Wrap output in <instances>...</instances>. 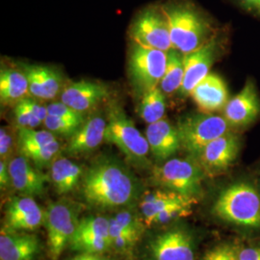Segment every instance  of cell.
Returning a JSON list of instances; mask_svg holds the SVG:
<instances>
[{
	"label": "cell",
	"mask_w": 260,
	"mask_h": 260,
	"mask_svg": "<svg viewBox=\"0 0 260 260\" xmlns=\"http://www.w3.org/2000/svg\"><path fill=\"white\" fill-rule=\"evenodd\" d=\"M136 184L129 172L119 163L102 160L83 174L82 195L96 209H115L134 199Z\"/></svg>",
	"instance_id": "6da1fadb"
},
{
	"label": "cell",
	"mask_w": 260,
	"mask_h": 260,
	"mask_svg": "<svg viewBox=\"0 0 260 260\" xmlns=\"http://www.w3.org/2000/svg\"><path fill=\"white\" fill-rule=\"evenodd\" d=\"M166 19L175 49L188 54L213 37L209 19L189 0H177L160 5Z\"/></svg>",
	"instance_id": "7a4b0ae2"
},
{
	"label": "cell",
	"mask_w": 260,
	"mask_h": 260,
	"mask_svg": "<svg viewBox=\"0 0 260 260\" xmlns=\"http://www.w3.org/2000/svg\"><path fill=\"white\" fill-rule=\"evenodd\" d=\"M212 212L224 223L260 230V196L247 182L234 183L223 189L214 203Z\"/></svg>",
	"instance_id": "3957f363"
},
{
	"label": "cell",
	"mask_w": 260,
	"mask_h": 260,
	"mask_svg": "<svg viewBox=\"0 0 260 260\" xmlns=\"http://www.w3.org/2000/svg\"><path fill=\"white\" fill-rule=\"evenodd\" d=\"M105 141L116 146L129 161L144 165L149 155V145L121 105L111 103L107 106Z\"/></svg>",
	"instance_id": "277c9868"
},
{
	"label": "cell",
	"mask_w": 260,
	"mask_h": 260,
	"mask_svg": "<svg viewBox=\"0 0 260 260\" xmlns=\"http://www.w3.org/2000/svg\"><path fill=\"white\" fill-rule=\"evenodd\" d=\"M205 172L196 159L172 158L153 168L152 180L163 189L188 198L200 199L203 194Z\"/></svg>",
	"instance_id": "5b68a950"
},
{
	"label": "cell",
	"mask_w": 260,
	"mask_h": 260,
	"mask_svg": "<svg viewBox=\"0 0 260 260\" xmlns=\"http://www.w3.org/2000/svg\"><path fill=\"white\" fill-rule=\"evenodd\" d=\"M181 148L197 159L205 147L231 131V125L221 116L201 113L187 116L177 123Z\"/></svg>",
	"instance_id": "8992f818"
},
{
	"label": "cell",
	"mask_w": 260,
	"mask_h": 260,
	"mask_svg": "<svg viewBox=\"0 0 260 260\" xmlns=\"http://www.w3.org/2000/svg\"><path fill=\"white\" fill-rule=\"evenodd\" d=\"M167 64L166 51L142 47L133 43L128 59V73L135 90L144 94L159 87Z\"/></svg>",
	"instance_id": "52a82bcc"
},
{
	"label": "cell",
	"mask_w": 260,
	"mask_h": 260,
	"mask_svg": "<svg viewBox=\"0 0 260 260\" xmlns=\"http://www.w3.org/2000/svg\"><path fill=\"white\" fill-rule=\"evenodd\" d=\"M79 220L74 207L66 203H52L45 211V225L47 234L48 255L58 260L70 245Z\"/></svg>",
	"instance_id": "ba28073f"
},
{
	"label": "cell",
	"mask_w": 260,
	"mask_h": 260,
	"mask_svg": "<svg viewBox=\"0 0 260 260\" xmlns=\"http://www.w3.org/2000/svg\"><path fill=\"white\" fill-rule=\"evenodd\" d=\"M133 43L163 51L173 49L167 19L161 6H151L140 12L130 27Z\"/></svg>",
	"instance_id": "9c48e42d"
},
{
	"label": "cell",
	"mask_w": 260,
	"mask_h": 260,
	"mask_svg": "<svg viewBox=\"0 0 260 260\" xmlns=\"http://www.w3.org/2000/svg\"><path fill=\"white\" fill-rule=\"evenodd\" d=\"M194 240L182 229L157 234L149 243L151 260H195Z\"/></svg>",
	"instance_id": "30bf717a"
},
{
	"label": "cell",
	"mask_w": 260,
	"mask_h": 260,
	"mask_svg": "<svg viewBox=\"0 0 260 260\" xmlns=\"http://www.w3.org/2000/svg\"><path fill=\"white\" fill-rule=\"evenodd\" d=\"M239 149V138L230 131L209 143L196 160L203 168L205 174L218 175L233 165Z\"/></svg>",
	"instance_id": "8fae6325"
},
{
	"label": "cell",
	"mask_w": 260,
	"mask_h": 260,
	"mask_svg": "<svg viewBox=\"0 0 260 260\" xmlns=\"http://www.w3.org/2000/svg\"><path fill=\"white\" fill-rule=\"evenodd\" d=\"M44 222L45 212L32 197H14L6 205L3 229L15 232H32L39 229Z\"/></svg>",
	"instance_id": "7c38bea8"
},
{
	"label": "cell",
	"mask_w": 260,
	"mask_h": 260,
	"mask_svg": "<svg viewBox=\"0 0 260 260\" xmlns=\"http://www.w3.org/2000/svg\"><path fill=\"white\" fill-rule=\"evenodd\" d=\"M217 51L218 44L212 37L195 51L184 54V79L178 91L181 96L189 95L196 85L210 74Z\"/></svg>",
	"instance_id": "4fadbf2b"
},
{
	"label": "cell",
	"mask_w": 260,
	"mask_h": 260,
	"mask_svg": "<svg viewBox=\"0 0 260 260\" xmlns=\"http://www.w3.org/2000/svg\"><path fill=\"white\" fill-rule=\"evenodd\" d=\"M259 113L260 102L255 86L248 80L241 92L225 104L223 118L231 127H244L255 121Z\"/></svg>",
	"instance_id": "5bb4252c"
},
{
	"label": "cell",
	"mask_w": 260,
	"mask_h": 260,
	"mask_svg": "<svg viewBox=\"0 0 260 260\" xmlns=\"http://www.w3.org/2000/svg\"><path fill=\"white\" fill-rule=\"evenodd\" d=\"M20 69L27 77L30 96L41 102L54 100L65 87L62 75L52 68L20 64Z\"/></svg>",
	"instance_id": "9a60e30c"
},
{
	"label": "cell",
	"mask_w": 260,
	"mask_h": 260,
	"mask_svg": "<svg viewBox=\"0 0 260 260\" xmlns=\"http://www.w3.org/2000/svg\"><path fill=\"white\" fill-rule=\"evenodd\" d=\"M108 96V89L103 84L81 80L65 86L60 94V101L76 111L85 114L93 110Z\"/></svg>",
	"instance_id": "2e32d148"
},
{
	"label": "cell",
	"mask_w": 260,
	"mask_h": 260,
	"mask_svg": "<svg viewBox=\"0 0 260 260\" xmlns=\"http://www.w3.org/2000/svg\"><path fill=\"white\" fill-rule=\"evenodd\" d=\"M12 186L20 195L40 196L45 193L48 181L46 175L34 168L28 158L19 154L8 162Z\"/></svg>",
	"instance_id": "e0dca14e"
},
{
	"label": "cell",
	"mask_w": 260,
	"mask_h": 260,
	"mask_svg": "<svg viewBox=\"0 0 260 260\" xmlns=\"http://www.w3.org/2000/svg\"><path fill=\"white\" fill-rule=\"evenodd\" d=\"M107 121L98 113H93L84 121L82 126L73 135L66 147L69 155L77 156L92 152L105 140Z\"/></svg>",
	"instance_id": "ac0fdd59"
},
{
	"label": "cell",
	"mask_w": 260,
	"mask_h": 260,
	"mask_svg": "<svg viewBox=\"0 0 260 260\" xmlns=\"http://www.w3.org/2000/svg\"><path fill=\"white\" fill-rule=\"evenodd\" d=\"M202 113L212 114L223 109L229 102L225 83L216 74H208L196 85L189 94Z\"/></svg>",
	"instance_id": "d6986e66"
},
{
	"label": "cell",
	"mask_w": 260,
	"mask_h": 260,
	"mask_svg": "<svg viewBox=\"0 0 260 260\" xmlns=\"http://www.w3.org/2000/svg\"><path fill=\"white\" fill-rule=\"evenodd\" d=\"M146 137L151 154L159 162L166 161L181 148L177 127L165 118L149 124Z\"/></svg>",
	"instance_id": "ffe728a7"
},
{
	"label": "cell",
	"mask_w": 260,
	"mask_h": 260,
	"mask_svg": "<svg viewBox=\"0 0 260 260\" xmlns=\"http://www.w3.org/2000/svg\"><path fill=\"white\" fill-rule=\"evenodd\" d=\"M40 251L41 244L36 235L1 230L0 260H34Z\"/></svg>",
	"instance_id": "44dd1931"
},
{
	"label": "cell",
	"mask_w": 260,
	"mask_h": 260,
	"mask_svg": "<svg viewBox=\"0 0 260 260\" xmlns=\"http://www.w3.org/2000/svg\"><path fill=\"white\" fill-rule=\"evenodd\" d=\"M181 204H198V200L166 189L147 192L141 199L139 204L144 223L148 226L149 222L157 214L171 206Z\"/></svg>",
	"instance_id": "7402d4cb"
},
{
	"label": "cell",
	"mask_w": 260,
	"mask_h": 260,
	"mask_svg": "<svg viewBox=\"0 0 260 260\" xmlns=\"http://www.w3.org/2000/svg\"><path fill=\"white\" fill-rule=\"evenodd\" d=\"M30 96L27 77L23 71L15 68H1L0 101L2 105H16Z\"/></svg>",
	"instance_id": "603a6c76"
},
{
	"label": "cell",
	"mask_w": 260,
	"mask_h": 260,
	"mask_svg": "<svg viewBox=\"0 0 260 260\" xmlns=\"http://www.w3.org/2000/svg\"><path fill=\"white\" fill-rule=\"evenodd\" d=\"M83 177L82 168L72 160L58 156L50 166V180L58 195L74 191Z\"/></svg>",
	"instance_id": "cb8c5ba5"
},
{
	"label": "cell",
	"mask_w": 260,
	"mask_h": 260,
	"mask_svg": "<svg viewBox=\"0 0 260 260\" xmlns=\"http://www.w3.org/2000/svg\"><path fill=\"white\" fill-rule=\"evenodd\" d=\"M184 79V54L173 48L168 51V64L165 75L163 76L159 88L165 95L177 93Z\"/></svg>",
	"instance_id": "d4e9b609"
},
{
	"label": "cell",
	"mask_w": 260,
	"mask_h": 260,
	"mask_svg": "<svg viewBox=\"0 0 260 260\" xmlns=\"http://www.w3.org/2000/svg\"><path fill=\"white\" fill-rule=\"evenodd\" d=\"M140 117L148 124L164 119L166 113L165 93L156 87L143 94L138 107Z\"/></svg>",
	"instance_id": "484cf974"
},
{
	"label": "cell",
	"mask_w": 260,
	"mask_h": 260,
	"mask_svg": "<svg viewBox=\"0 0 260 260\" xmlns=\"http://www.w3.org/2000/svg\"><path fill=\"white\" fill-rule=\"evenodd\" d=\"M69 246L73 251H78L79 253L86 252L93 254H100L111 248L109 235L78 230L75 231Z\"/></svg>",
	"instance_id": "4316f807"
},
{
	"label": "cell",
	"mask_w": 260,
	"mask_h": 260,
	"mask_svg": "<svg viewBox=\"0 0 260 260\" xmlns=\"http://www.w3.org/2000/svg\"><path fill=\"white\" fill-rule=\"evenodd\" d=\"M55 135L48 130L21 128L17 133V145L19 154L38 149L56 141Z\"/></svg>",
	"instance_id": "83f0119b"
},
{
	"label": "cell",
	"mask_w": 260,
	"mask_h": 260,
	"mask_svg": "<svg viewBox=\"0 0 260 260\" xmlns=\"http://www.w3.org/2000/svg\"><path fill=\"white\" fill-rule=\"evenodd\" d=\"M60 150L61 145L58 140H56L41 148L28 150L21 155L28 158L38 169H42L47 165H51V163L58 157Z\"/></svg>",
	"instance_id": "f1b7e54d"
},
{
	"label": "cell",
	"mask_w": 260,
	"mask_h": 260,
	"mask_svg": "<svg viewBox=\"0 0 260 260\" xmlns=\"http://www.w3.org/2000/svg\"><path fill=\"white\" fill-rule=\"evenodd\" d=\"M85 121L86 119L70 120V119H64V118L47 115V119L44 121V125L46 129L53 133L55 136L58 135L62 137L71 138L77 132V130L82 126Z\"/></svg>",
	"instance_id": "f546056e"
},
{
	"label": "cell",
	"mask_w": 260,
	"mask_h": 260,
	"mask_svg": "<svg viewBox=\"0 0 260 260\" xmlns=\"http://www.w3.org/2000/svg\"><path fill=\"white\" fill-rule=\"evenodd\" d=\"M109 237L111 248L118 252H129L140 238L138 235L123 232L112 218L109 219Z\"/></svg>",
	"instance_id": "4dcf8cb0"
},
{
	"label": "cell",
	"mask_w": 260,
	"mask_h": 260,
	"mask_svg": "<svg viewBox=\"0 0 260 260\" xmlns=\"http://www.w3.org/2000/svg\"><path fill=\"white\" fill-rule=\"evenodd\" d=\"M196 204H181V205L171 206L164 211L157 214L150 222L148 226L152 225H161L171 223L173 221H177L179 219L188 217L192 214V208Z\"/></svg>",
	"instance_id": "1f68e13d"
},
{
	"label": "cell",
	"mask_w": 260,
	"mask_h": 260,
	"mask_svg": "<svg viewBox=\"0 0 260 260\" xmlns=\"http://www.w3.org/2000/svg\"><path fill=\"white\" fill-rule=\"evenodd\" d=\"M14 116L17 126L19 129L21 128H31L36 129L42 123H44L41 119L34 114L27 104L22 100L18 104L15 105L14 109Z\"/></svg>",
	"instance_id": "d6a6232c"
},
{
	"label": "cell",
	"mask_w": 260,
	"mask_h": 260,
	"mask_svg": "<svg viewBox=\"0 0 260 260\" xmlns=\"http://www.w3.org/2000/svg\"><path fill=\"white\" fill-rule=\"evenodd\" d=\"M112 219L123 232L135 234V235H138L141 237L143 231H144L143 230V221H141L136 215H134L128 210H124V211L119 212Z\"/></svg>",
	"instance_id": "836d02e7"
},
{
	"label": "cell",
	"mask_w": 260,
	"mask_h": 260,
	"mask_svg": "<svg viewBox=\"0 0 260 260\" xmlns=\"http://www.w3.org/2000/svg\"><path fill=\"white\" fill-rule=\"evenodd\" d=\"M239 250L235 244L223 243L207 251L202 260H237Z\"/></svg>",
	"instance_id": "e575fe53"
},
{
	"label": "cell",
	"mask_w": 260,
	"mask_h": 260,
	"mask_svg": "<svg viewBox=\"0 0 260 260\" xmlns=\"http://www.w3.org/2000/svg\"><path fill=\"white\" fill-rule=\"evenodd\" d=\"M18 149L17 136L15 138L12 130L7 126L0 128V158L2 161L9 162L13 158L14 150Z\"/></svg>",
	"instance_id": "d590c367"
},
{
	"label": "cell",
	"mask_w": 260,
	"mask_h": 260,
	"mask_svg": "<svg viewBox=\"0 0 260 260\" xmlns=\"http://www.w3.org/2000/svg\"><path fill=\"white\" fill-rule=\"evenodd\" d=\"M47 106L48 115L70 120H85V114L77 112L69 105L60 102L49 103Z\"/></svg>",
	"instance_id": "8d00e7d4"
},
{
	"label": "cell",
	"mask_w": 260,
	"mask_h": 260,
	"mask_svg": "<svg viewBox=\"0 0 260 260\" xmlns=\"http://www.w3.org/2000/svg\"><path fill=\"white\" fill-rule=\"evenodd\" d=\"M237 260H260V243L240 249Z\"/></svg>",
	"instance_id": "74e56055"
},
{
	"label": "cell",
	"mask_w": 260,
	"mask_h": 260,
	"mask_svg": "<svg viewBox=\"0 0 260 260\" xmlns=\"http://www.w3.org/2000/svg\"><path fill=\"white\" fill-rule=\"evenodd\" d=\"M242 9L260 18V0H234Z\"/></svg>",
	"instance_id": "f35d334b"
},
{
	"label": "cell",
	"mask_w": 260,
	"mask_h": 260,
	"mask_svg": "<svg viewBox=\"0 0 260 260\" xmlns=\"http://www.w3.org/2000/svg\"><path fill=\"white\" fill-rule=\"evenodd\" d=\"M10 185H12L11 177H10L9 167L8 162L0 161V187L1 189H6Z\"/></svg>",
	"instance_id": "ab89813d"
},
{
	"label": "cell",
	"mask_w": 260,
	"mask_h": 260,
	"mask_svg": "<svg viewBox=\"0 0 260 260\" xmlns=\"http://www.w3.org/2000/svg\"><path fill=\"white\" fill-rule=\"evenodd\" d=\"M72 260H103L99 256V254L93 253H86V252H80L77 254Z\"/></svg>",
	"instance_id": "60d3db41"
}]
</instances>
